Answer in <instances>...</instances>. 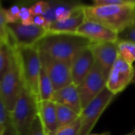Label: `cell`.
Instances as JSON below:
<instances>
[{
  "label": "cell",
  "instance_id": "obj_35",
  "mask_svg": "<svg viewBox=\"0 0 135 135\" xmlns=\"http://www.w3.org/2000/svg\"><path fill=\"white\" fill-rule=\"evenodd\" d=\"M126 135H135V130L134 131H131V133H129V134H127Z\"/></svg>",
  "mask_w": 135,
  "mask_h": 135
},
{
  "label": "cell",
  "instance_id": "obj_3",
  "mask_svg": "<svg viewBox=\"0 0 135 135\" xmlns=\"http://www.w3.org/2000/svg\"><path fill=\"white\" fill-rule=\"evenodd\" d=\"M19 62L23 85L30 92L37 103L40 101L39 94V78L41 62L36 47H14Z\"/></svg>",
  "mask_w": 135,
  "mask_h": 135
},
{
  "label": "cell",
  "instance_id": "obj_23",
  "mask_svg": "<svg viewBox=\"0 0 135 135\" xmlns=\"http://www.w3.org/2000/svg\"><path fill=\"white\" fill-rule=\"evenodd\" d=\"M1 42H9V36L5 17V9H3L0 2V43Z\"/></svg>",
  "mask_w": 135,
  "mask_h": 135
},
{
  "label": "cell",
  "instance_id": "obj_10",
  "mask_svg": "<svg viewBox=\"0 0 135 135\" xmlns=\"http://www.w3.org/2000/svg\"><path fill=\"white\" fill-rule=\"evenodd\" d=\"M134 75V68L118 56L112 66L106 82L107 89L116 96L123 92L132 83Z\"/></svg>",
  "mask_w": 135,
  "mask_h": 135
},
{
  "label": "cell",
  "instance_id": "obj_18",
  "mask_svg": "<svg viewBox=\"0 0 135 135\" xmlns=\"http://www.w3.org/2000/svg\"><path fill=\"white\" fill-rule=\"evenodd\" d=\"M13 53V48L9 42L0 43V81L8 71Z\"/></svg>",
  "mask_w": 135,
  "mask_h": 135
},
{
  "label": "cell",
  "instance_id": "obj_4",
  "mask_svg": "<svg viewBox=\"0 0 135 135\" xmlns=\"http://www.w3.org/2000/svg\"><path fill=\"white\" fill-rule=\"evenodd\" d=\"M37 104L32 95L23 85L13 108L9 113L11 123L16 134H28L38 115Z\"/></svg>",
  "mask_w": 135,
  "mask_h": 135
},
{
  "label": "cell",
  "instance_id": "obj_11",
  "mask_svg": "<svg viewBox=\"0 0 135 135\" xmlns=\"http://www.w3.org/2000/svg\"><path fill=\"white\" fill-rule=\"evenodd\" d=\"M89 47L93 55L95 62L108 78L112 66L118 58L116 42L93 43Z\"/></svg>",
  "mask_w": 135,
  "mask_h": 135
},
{
  "label": "cell",
  "instance_id": "obj_26",
  "mask_svg": "<svg viewBox=\"0 0 135 135\" xmlns=\"http://www.w3.org/2000/svg\"><path fill=\"white\" fill-rule=\"evenodd\" d=\"M33 16L29 11V8L26 6L20 7V15H19V22L25 25H30L32 24Z\"/></svg>",
  "mask_w": 135,
  "mask_h": 135
},
{
  "label": "cell",
  "instance_id": "obj_2",
  "mask_svg": "<svg viewBox=\"0 0 135 135\" xmlns=\"http://www.w3.org/2000/svg\"><path fill=\"white\" fill-rule=\"evenodd\" d=\"M135 0L122 6H85L83 11L85 20L98 22L118 35L134 25Z\"/></svg>",
  "mask_w": 135,
  "mask_h": 135
},
{
  "label": "cell",
  "instance_id": "obj_15",
  "mask_svg": "<svg viewBox=\"0 0 135 135\" xmlns=\"http://www.w3.org/2000/svg\"><path fill=\"white\" fill-rule=\"evenodd\" d=\"M38 116L45 135H55L58 130L55 104L51 100H41L37 104Z\"/></svg>",
  "mask_w": 135,
  "mask_h": 135
},
{
  "label": "cell",
  "instance_id": "obj_28",
  "mask_svg": "<svg viewBox=\"0 0 135 135\" xmlns=\"http://www.w3.org/2000/svg\"><path fill=\"white\" fill-rule=\"evenodd\" d=\"M27 135H45L41 121L37 115Z\"/></svg>",
  "mask_w": 135,
  "mask_h": 135
},
{
  "label": "cell",
  "instance_id": "obj_27",
  "mask_svg": "<svg viewBox=\"0 0 135 135\" xmlns=\"http://www.w3.org/2000/svg\"><path fill=\"white\" fill-rule=\"evenodd\" d=\"M134 0H94V6H122L132 2Z\"/></svg>",
  "mask_w": 135,
  "mask_h": 135
},
{
  "label": "cell",
  "instance_id": "obj_14",
  "mask_svg": "<svg viewBox=\"0 0 135 135\" xmlns=\"http://www.w3.org/2000/svg\"><path fill=\"white\" fill-rule=\"evenodd\" d=\"M51 101L55 104L64 105L79 115H81L82 112L78 86L73 83L62 89L55 91Z\"/></svg>",
  "mask_w": 135,
  "mask_h": 135
},
{
  "label": "cell",
  "instance_id": "obj_33",
  "mask_svg": "<svg viewBox=\"0 0 135 135\" xmlns=\"http://www.w3.org/2000/svg\"><path fill=\"white\" fill-rule=\"evenodd\" d=\"M135 27V5H134V25Z\"/></svg>",
  "mask_w": 135,
  "mask_h": 135
},
{
  "label": "cell",
  "instance_id": "obj_6",
  "mask_svg": "<svg viewBox=\"0 0 135 135\" xmlns=\"http://www.w3.org/2000/svg\"><path fill=\"white\" fill-rule=\"evenodd\" d=\"M115 97L114 94L105 88L95 99L82 109L80 115L81 129L79 135H89L91 134L98 119L112 103Z\"/></svg>",
  "mask_w": 135,
  "mask_h": 135
},
{
  "label": "cell",
  "instance_id": "obj_9",
  "mask_svg": "<svg viewBox=\"0 0 135 135\" xmlns=\"http://www.w3.org/2000/svg\"><path fill=\"white\" fill-rule=\"evenodd\" d=\"M107 78L95 62L89 74L78 86L82 109L85 108L106 88Z\"/></svg>",
  "mask_w": 135,
  "mask_h": 135
},
{
  "label": "cell",
  "instance_id": "obj_1",
  "mask_svg": "<svg viewBox=\"0 0 135 135\" xmlns=\"http://www.w3.org/2000/svg\"><path fill=\"white\" fill-rule=\"evenodd\" d=\"M93 42L78 33L47 32L35 46L39 51L51 57L71 63L75 56Z\"/></svg>",
  "mask_w": 135,
  "mask_h": 135
},
{
  "label": "cell",
  "instance_id": "obj_8",
  "mask_svg": "<svg viewBox=\"0 0 135 135\" xmlns=\"http://www.w3.org/2000/svg\"><path fill=\"white\" fill-rule=\"evenodd\" d=\"M9 43L14 47H28L36 45L47 33L43 27L35 25H25L19 21L7 24Z\"/></svg>",
  "mask_w": 135,
  "mask_h": 135
},
{
  "label": "cell",
  "instance_id": "obj_25",
  "mask_svg": "<svg viewBox=\"0 0 135 135\" xmlns=\"http://www.w3.org/2000/svg\"><path fill=\"white\" fill-rule=\"evenodd\" d=\"M49 6H50L49 2L40 1V2H36L33 5H32L28 8H29V11H30L31 14L34 17V16H37V15L44 16L46 13V12L47 11Z\"/></svg>",
  "mask_w": 135,
  "mask_h": 135
},
{
  "label": "cell",
  "instance_id": "obj_13",
  "mask_svg": "<svg viewBox=\"0 0 135 135\" xmlns=\"http://www.w3.org/2000/svg\"><path fill=\"white\" fill-rule=\"evenodd\" d=\"M89 47L81 50L70 63L72 81L76 86L82 82L95 64V59Z\"/></svg>",
  "mask_w": 135,
  "mask_h": 135
},
{
  "label": "cell",
  "instance_id": "obj_7",
  "mask_svg": "<svg viewBox=\"0 0 135 135\" xmlns=\"http://www.w3.org/2000/svg\"><path fill=\"white\" fill-rule=\"evenodd\" d=\"M39 54L41 65L49 76L55 91L73 83L70 63L55 59L42 51Z\"/></svg>",
  "mask_w": 135,
  "mask_h": 135
},
{
  "label": "cell",
  "instance_id": "obj_5",
  "mask_svg": "<svg viewBox=\"0 0 135 135\" xmlns=\"http://www.w3.org/2000/svg\"><path fill=\"white\" fill-rule=\"evenodd\" d=\"M22 87L23 80L21 68L13 48L9 68L0 81V97L9 113L12 112Z\"/></svg>",
  "mask_w": 135,
  "mask_h": 135
},
{
  "label": "cell",
  "instance_id": "obj_31",
  "mask_svg": "<svg viewBox=\"0 0 135 135\" xmlns=\"http://www.w3.org/2000/svg\"><path fill=\"white\" fill-rule=\"evenodd\" d=\"M4 133H5L4 127L2 125H0V135H4Z\"/></svg>",
  "mask_w": 135,
  "mask_h": 135
},
{
  "label": "cell",
  "instance_id": "obj_29",
  "mask_svg": "<svg viewBox=\"0 0 135 135\" xmlns=\"http://www.w3.org/2000/svg\"><path fill=\"white\" fill-rule=\"evenodd\" d=\"M118 36H119V40H130L135 43V27L132 26L127 28L126 30L119 33Z\"/></svg>",
  "mask_w": 135,
  "mask_h": 135
},
{
  "label": "cell",
  "instance_id": "obj_22",
  "mask_svg": "<svg viewBox=\"0 0 135 135\" xmlns=\"http://www.w3.org/2000/svg\"><path fill=\"white\" fill-rule=\"evenodd\" d=\"M81 129L80 117L74 122L58 128L55 135H79Z\"/></svg>",
  "mask_w": 135,
  "mask_h": 135
},
{
  "label": "cell",
  "instance_id": "obj_30",
  "mask_svg": "<svg viewBox=\"0 0 135 135\" xmlns=\"http://www.w3.org/2000/svg\"><path fill=\"white\" fill-rule=\"evenodd\" d=\"M32 24L40 27H43L47 29V23L46 21V19L44 16L42 15H37L34 16L32 19Z\"/></svg>",
  "mask_w": 135,
  "mask_h": 135
},
{
  "label": "cell",
  "instance_id": "obj_19",
  "mask_svg": "<svg viewBox=\"0 0 135 135\" xmlns=\"http://www.w3.org/2000/svg\"><path fill=\"white\" fill-rule=\"evenodd\" d=\"M116 46L118 56L127 63L133 65L135 62V43L130 40H118Z\"/></svg>",
  "mask_w": 135,
  "mask_h": 135
},
{
  "label": "cell",
  "instance_id": "obj_17",
  "mask_svg": "<svg viewBox=\"0 0 135 135\" xmlns=\"http://www.w3.org/2000/svg\"><path fill=\"white\" fill-rule=\"evenodd\" d=\"M55 90L51 81L47 75L45 69L41 65L39 78V94L41 100H51Z\"/></svg>",
  "mask_w": 135,
  "mask_h": 135
},
{
  "label": "cell",
  "instance_id": "obj_24",
  "mask_svg": "<svg viewBox=\"0 0 135 135\" xmlns=\"http://www.w3.org/2000/svg\"><path fill=\"white\" fill-rule=\"evenodd\" d=\"M20 15V6L13 5L9 9H5V17L7 24H13L19 21Z\"/></svg>",
  "mask_w": 135,
  "mask_h": 135
},
{
  "label": "cell",
  "instance_id": "obj_34",
  "mask_svg": "<svg viewBox=\"0 0 135 135\" xmlns=\"http://www.w3.org/2000/svg\"><path fill=\"white\" fill-rule=\"evenodd\" d=\"M134 68V78H133V81H132V83L131 84H134L135 85V66Z\"/></svg>",
  "mask_w": 135,
  "mask_h": 135
},
{
  "label": "cell",
  "instance_id": "obj_21",
  "mask_svg": "<svg viewBox=\"0 0 135 135\" xmlns=\"http://www.w3.org/2000/svg\"><path fill=\"white\" fill-rule=\"evenodd\" d=\"M0 125L5 129L4 135H17L11 123L10 115L0 97Z\"/></svg>",
  "mask_w": 135,
  "mask_h": 135
},
{
  "label": "cell",
  "instance_id": "obj_16",
  "mask_svg": "<svg viewBox=\"0 0 135 135\" xmlns=\"http://www.w3.org/2000/svg\"><path fill=\"white\" fill-rule=\"evenodd\" d=\"M83 6L84 5L77 8L68 19L62 22H53L47 28V32L77 33L78 29L85 20Z\"/></svg>",
  "mask_w": 135,
  "mask_h": 135
},
{
  "label": "cell",
  "instance_id": "obj_20",
  "mask_svg": "<svg viewBox=\"0 0 135 135\" xmlns=\"http://www.w3.org/2000/svg\"><path fill=\"white\" fill-rule=\"evenodd\" d=\"M55 109H56L58 128L66 126L74 122L80 117L79 114L62 104H55Z\"/></svg>",
  "mask_w": 135,
  "mask_h": 135
},
{
  "label": "cell",
  "instance_id": "obj_32",
  "mask_svg": "<svg viewBox=\"0 0 135 135\" xmlns=\"http://www.w3.org/2000/svg\"><path fill=\"white\" fill-rule=\"evenodd\" d=\"M89 135H111V134H110V133H108V132H105V133H102V134H90Z\"/></svg>",
  "mask_w": 135,
  "mask_h": 135
},
{
  "label": "cell",
  "instance_id": "obj_12",
  "mask_svg": "<svg viewBox=\"0 0 135 135\" xmlns=\"http://www.w3.org/2000/svg\"><path fill=\"white\" fill-rule=\"evenodd\" d=\"M77 33L86 37L93 43L117 42L119 40L116 32L98 22L89 20H85Z\"/></svg>",
  "mask_w": 135,
  "mask_h": 135
}]
</instances>
